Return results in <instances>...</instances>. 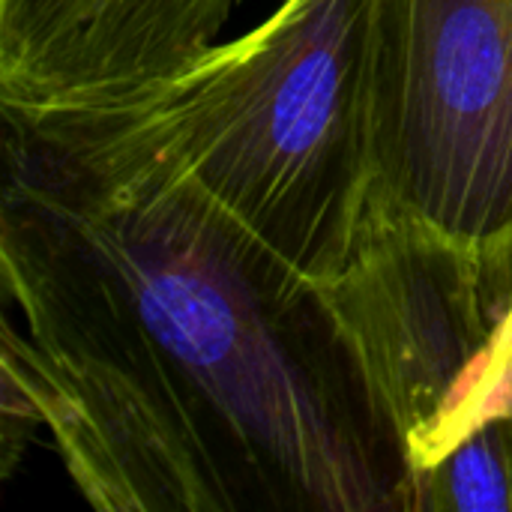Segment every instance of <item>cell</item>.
<instances>
[{"mask_svg": "<svg viewBox=\"0 0 512 512\" xmlns=\"http://www.w3.org/2000/svg\"><path fill=\"white\" fill-rule=\"evenodd\" d=\"M0 378L96 512H411L315 279L180 180L6 153Z\"/></svg>", "mask_w": 512, "mask_h": 512, "instance_id": "obj_1", "label": "cell"}, {"mask_svg": "<svg viewBox=\"0 0 512 512\" xmlns=\"http://www.w3.org/2000/svg\"><path fill=\"white\" fill-rule=\"evenodd\" d=\"M381 0H279L156 84L9 114L6 153L96 186L180 180L321 282L375 186Z\"/></svg>", "mask_w": 512, "mask_h": 512, "instance_id": "obj_2", "label": "cell"}, {"mask_svg": "<svg viewBox=\"0 0 512 512\" xmlns=\"http://www.w3.org/2000/svg\"><path fill=\"white\" fill-rule=\"evenodd\" d=\"M321 297L414 477L465 441L512 300V228L462 240L369 198Z\"/></svg>", "mask_w": 512, "mask_h": 512, "instance_id": "obj_3", "label": "cell"}, {"mask_svg": "<svg viewBox=\"0 0 512 512\" xmlns=\"http://www.w3.org/2000/svg\"><path fill=\"white\" fill-rule=\"evenodd\" d=\"M369 198L462 240L512 228V0H381Z\"/></svg>", "mask_w": 512, "mask_h": 512, "instance_id": "obj_4", "label": "cell"}, {"mask_svg": "<svg viewBox=\"0 0 512 512\" xmlns=\"http://www.w3.org/2000/svg\"><path fill=\"white\" fill-rule=\"evenodd\" d=\"M246 0H0V114L111 99L219 42Z\"/></svg>", "mask_w": 512, "mask_h": 512, "instance_id": "obj_5", "label": "cell"}, {"mask_svg": "<svg viewBox=\"0 0 512 512\" xmlns=\"http://www.w3.org/2000/svg\"><path fill=\"white\" fill-rule=\"evenodd\" d=\"M411 512H512V420L480 426L420 471Z\"/></svg>", "mask_w": 512, "mask_h": 512, "instance_id": "obj_6", "label": "cell"}, {"mask_svg": "<svg viewBox=\"0 0 512 512\" xmlns=\"http://www.w3.org/2000/svg\"><path fill=\"white\" fill-rule=\"evenodd\" d=\"M495 420H512V300L510 312L501 324L492 363L480 384V393L465 420V438H471L480 426Z\"/></svg>", "mask_w": 512, "mask_h": 512, "instance_id": "obj_7", "label": "cell"}]
</instances>
